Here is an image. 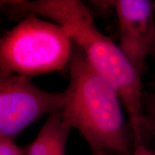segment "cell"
Instances as JSON below:
<instances>
[{
	"label": "cell",
	"instance_id": "6da1fadb",
	"mask_svg": "<svg viewBox=\"0 0 155 155\" xmlns=\"http://www.w3.org/2000/svg\"><path fill=\"white\" fill-rule=\"evenodd\" d=\"M7 9L12 16L33 14L61 25L80 47L91 66L107 81L127 111L134 146L143 144L144 114L141 75L119 46L101 32L88 7L79 0H12Z\"/></svg>",
	"mask_w": 155,
	"mask_h": 155
},
{
	"label": "cell",
	"instance_id": "7a4b0ae2",
	"mask_svg": "<svg viewBox=\"0 0 155 155\" xmlns=\"http://www.w3.org/2000/svg\"><path fill=\"white\" fill-rule=\"evenodd\" d=\"M68 68L63 121L81 134L92 153L131 155L119 94L93 68L84 52L73 41Z\"/></svg>",
	"mask_w": 155,
	"mask_h": 155
},
{
	"label": "cell",
	"instance_id": "3957f363",
	"mask_svg": "<svg viewBox=\"0 0 155 155\" xmlns=\"http://www.w3.org/2000/svg\"><path fill=\"white\" fill-rule=\"evenodd\" d=\"M73 41L66 30L36 15L24 17L0 40V73L32 77L68 67Z\"/></svg>",
	"mask_w": 155,
	"mask_h": 155
},
{
	"label": "cell",
	"instance_id": "277c9868",
	"mask_svg": "<svg viewBox=\"0 0 155 155\" xmlns=\"http://www.w3.org/2000/svg\"><path fill=\"white\" fill-rule=\"evenodd\" d=\"M65 93L48 92L26 75L0 73V135L15 139L46 114L61 111Z\"/></svg>",
	"mask_w": 155,
	"mask_h": 155
},
{
	"label": "cell",
	"instance_id": "5b68a950",
	"mask_svg": "<svg viewBox=\"0 0 155 155\" xmlns=\"http://www.w3.org/2000/svg\"><path fill=\"white\" fill-rule=\"evenodd\" d=\"M110 5L118 18L120 49L142 75L155 40V4L149 0H115Z\"/></svg>",
	"mask_w": 155,
	"mask_h": 155
},
{
	"label": "cell",
	"instance_id": "8992f818",
	"mask_svg": "<svg viewBox=\"0 0 155 155\" xmlns=\"http://www.w3.org/2000/svg\"><path fill=\"white\" fill-rule=\"evenodd\" d=\"M71 129L63 121L62 111L50 114L35 140L27 147L28 155H66Z\"/></svg>",
	"mask_w": 155,
	"mask_h": 155
},
{
	"label": "cell",
	"instance_id": "52a82bcc",
	"mask_svg": "<svg viewBox=\"0 0 155 155\" xmlns=\"http://www.w3.org/2000/svg\"><path fill=\"white\" fill-rule=\"evenodd\" d=\"M144 131L155 133V94H143Z\"/></svg>",
	"mask_w": 155,
	"mask_h": 155
},
{
	"label": "cell",
	"instance_id": "ba28073f",
	"mask_svg": "<svg viewBox=\"0 0 155 155\" xmlns=\"http://www.w3.org/2000/svg\"><path fill=\"white\" fill-rule=\"evenodd\" d=\"M0 155H28L27 147L21 148L15 139L0 135Z\"/></svg>",
	"mask_w": 155,
	"mask_h": 155
},
{
	"label": "cell",
	"instance_id": "9c48e42d",
	"mask_svg": "<svg viewBox=\"0 0 155 155\" xmlns=\"http://www.w3.org/2000/svg\"><path fill=\"white\" fill-rule=\"evenodd\" d=\"M131 155H155V152L149 150L144 144H141L134 147Z\"/></svg>",
	"mask_w": 155,
	"mask_h": 155
},
{
	"label": "cell",
	"instance_id": "30bf717a",
	"mask_svg": "<svg viewBox=\"0 0 155 155\" xmlns=\"http://www.w3.org/2000/svg\"><path fill=\"white\" fill-rule=\"evenodd\" d=\"M151 55L154 56V58H155V40H154V44H153V46H152V50H151Z\"/></svg>",
	"mask_w": 155,
	"mask_h": 155
},
{
	"label": "cell",
	"instance_id": "8fae6325",
	"mask_svg": "<svg viewBox=\"0 0 155 155\" xmlns=\"http://www.w3.org/2000/svg\"><path fill=\"white\" fill-rule=\"evenodd\" d=\"M91 155H106V154L104 152H96V153H92Z\"/></svg>",
	"mask_w": 155,
	"mask_h": 155
},
{
	"label": "cell",
	"instance_id": "7c38bea8",
	"mask_svg": "<svg viewBox=\"0 0 155 155\" xmlns=\"http://www.w3.org/2000/svg\"><path fill=\"white\" fill-rule=\"evenodd\" d=\"M151 135L153 137H154V145H155V133H153V134H151Z\"/></svg>",
	"mask_w": 155,
	"mask_h": 155
}]
</instances>
